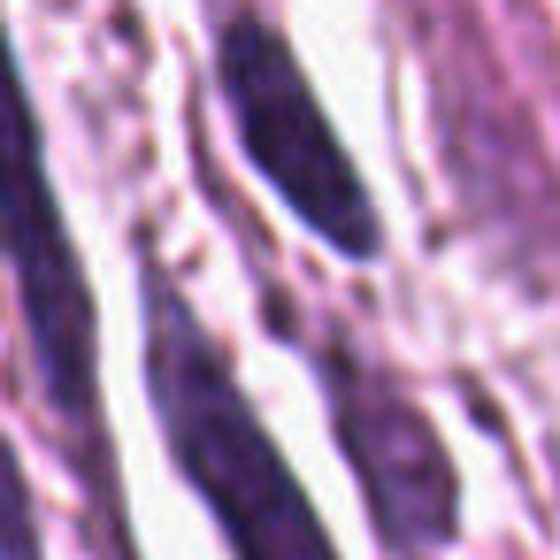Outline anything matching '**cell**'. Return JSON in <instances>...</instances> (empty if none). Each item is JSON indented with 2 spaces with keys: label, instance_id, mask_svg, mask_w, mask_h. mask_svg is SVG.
Instances as JSON below:
<instances>
[{
  "label": "cell",
  "instance_id": "1",
  "mask_svg": "<svg viewBox=\"0 0 560 560\" xmlns=\"http://www.w3.org/2000/svg\"><path fill=\"white\" fill-rule=\"evenodd\" d=\"M139 315H147V407L177 483L200 499L231 560H346L315 491L284 460L277 430L261 422L254 392L238 384L223 338L200 323L185 284L147 254L139 261Z\"/></svg>",
  "mask_w": 560,
  "mask_h": 560
},
{
  "label": "cell",
  "instance_id": "2",
  "mask_svg": "<svg viewBox=\"0 0 560 560\" xmlns=\"http://www.w3.org/2000/svg\"><path fill=\"white\" fill-rule=\"evenodd\" d=\"M0 277L16 292L24 353L39 376V399L62 430V453L93 499V529L108 560H139V529L124 506V468L108 438V399H101V300L85 277V254L70 238V215L47 177V139L16 70V47L0 32Z\"/></svg>",
  "mask_w": 560,
  "mask_h": 560
},
{
  "label": "cell",
  "instance_id": "3",
  "mask_svg": "<svg viewBox=\"0 0 560 560\" xmlns=\"http://www.w3.org/2000/svg\"><path fill=\"white\" fill-rule=\"evenodd\" d=\"M307 369L338 438V460L361 491L369 537L384 560H445L460 545V460L430 407L407 392L392 361H376L346 330L307 338Z\"/></svg>",
  "mask_w": 560,
  "mask_h": 560
},
{
  "label": "cell",
  "instance_id": "4",
  "mask_svg": "<svg viewBox=\"0 0 560 560\" xmlns=\"http://www.w3.org/2000/svg\"><path fill=\"white\" fill-rule=\"evenodd\" d=\"M215 78H223V101H231V131L246 147V162L261 170V185L338 254V261H376L384 254V223H376V200L346 154V139L330 131L292 39L254 16V9H231L215 24Z\"/></svg>",
  "mask_w": 560,
  "mask_h": 560
},
{
  "label": "cell",
  "instance_id": "5",
  "mask_svg": "<svg viewBox=\"0 0 560 560\" xmlns=\"http://www.w3.org/2000/svg\"><path fill=\"white\" fill-rule=\"evenodd\" d=\"M0 560H47L39 537V499H32V468L0 430Z\"/></svg>",
  "mask_w": 560,
  "mask_h": 560
}]
</instances>
